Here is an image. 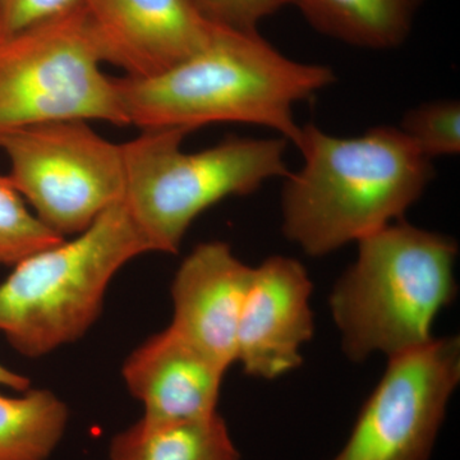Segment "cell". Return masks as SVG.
<instances>
[{
    "mask_svg": "<svg viewBox=\"0 0 460 460\" xmlns=\"http://www.w3.org/2000/svg\"><path fill=\"white\" fill-rule=\"evenodd\" d=\"M330 66L296 62L260 33L215 27L192 57L151 78H115L128 124L192 132L214 123L255 124L295 144V108L335 83Z\"/></svg>",
    "mask_w": 460,
    "mask_h": 460,
    "instance_id": "6da1fadb",
    "label": "cell"
},
{
    "mask_svg": "<svg viewBox=\"0 0 460 460\" xmlns=\"http://www.w3.org/2000/svg\"><path fill=\"white\" fill-rule=\"evenodd\" d=\"M304 166L281 190V230L305 255L323 257L402 219L425 193L432 160L396 127L341 138L314 124L295 142Z\"/></svg>",
    "mask_w": 460,
    "mask_h": 460,
    "instance_id": "7a4b0ae2",
    "label": "cell"
},
{
    "mask_svg": "<svg viewBox=\"0 0 460 460\" xmlns=\"http://www.w3.org/2000/svg\"><path fill=\"white\" fill-rule=\"evenodd\" d=\"M357 243L356 262L329 298L347 358H392L429 343L436 316L456 296V239L401 219Z\"/></svg>",
    "mask_w": 460,
    "mask_h": 460,
    "instance_id": "3957f363",
    "label": "cell"
},
{
    "mask_svg": "<svg viewBox=\"0 0 460 460\" xmlns=\"http://www.w3.org/2000/svg\"><path fill=\"white\" fill-rule=\"evenodd\" d=\"M147 252L122 199L71 241L13 266L0 284V332L29 358L74 343L98 320L115 274Z\"/></svg>",
    "mask_w": 460,
    "mask_h": 460,
    "instance_id": "277c9868",
    "label": "cell"
},
{
    "mask_svg": "<svg viewBox=\"0 0 460 460\" xmlns=\"http://www.w3.org/2000/svg\"><path fill=\"white\" fill-rule=\"evenodd\" d=\"M181 128L142 129L122 144L123 204L151 247L177 253L193 220L230 196L255 192L272 178H286L283 137H228L186 153Z\"/></svg>",
    "mask_w": 460,
    "mask_h": 460,
    "instance_id": "5b68a950",
    "label": "cell"
},
{
    "mask_svg": "<svg viewBox=\"0 0 460 460\" xmlns=\"http://www.w3.org/2000/svg\"><path fill=\"white\" fill-rule=\"evenodd\" d=\"M83 8L0 40V136L60 119L128 126Z\"/></svg>",
    "mask_w": 460,
    "mask_h": 460,
    "instance_id": "8992f818",
    "label": "cell"
},
{
    "mask_svg": "<svg viewBox=\"0 0 460 460\" xmlns=\"http://www.w3.org/2000/svg\"><path fill=\"white\" fill-rule=\"evenodd\" d=\"M8 178L36 217L57 234H78L124 196L122 144L89 120L33 124L0 136Z\"/></svg>",
    "mask_w": 460,
    "mask_h": 460,
    "instance_id": "52a82bcc",
    "label": "cell"
},
{
    "mask_svg": "<svg viewBox=\"0 0 460 460\" xmlns=\"http://www.w3.org/2000/svg\"><path fill=\"white\" fill-rule=\"evenodd\" d=\"M460 381V339L389 358L347 444L332 460H429Z\"/></svg>",
    "mask_w": 460,
    "mask_h": 460,
    "instance_id": "ba28073f",
    "label": "cell"
},
{
    "mask_svg": "<svg viewBox=\"0 0 460 460\" xmlns=\"http://www.w3.org/2000/svg\"><path fill=\"white\" fill-rule=\"evenodd\" d=\"M81 8L102 62L132 78L180 65L210 41L217 27L190 0H83Z\"/></svg>",
    "mask_w": 460,
    "mask_h": 460,
    "instance_id": "9c48e42d",
    "label": "cell"
},
{
    "mask_svg": "<svg viewBox=\"0 0 460 460\" xmlns=\"http://www.w3.org/2000/svg\"><path fill=\"white\" fill-rule=\"evenodd\" d=\"M313 283L301 262L271 256L252 269L239 317L237 353L250 376L274 380L302 363L314 337Z\"/></svg>",
    "mask_w": 460,
    "mask_h": 460,
    "instance_id": "30bf717a",
    "label": "cell"
},
{
    "mask_svg": "<svg viewBox=\"0 0 460 460\" xmlns=\"http://www.w3.org/2000/svg\"><path fill=\"white\" fill-rule=\"evenodd\" d=\"M252 269L229 244L206 242L183 260L172 283L169 326L226 371L235 362L239 317Z\"/></svg>",
    "mask_w": 460,
    "mask_h": 460,
    "instance_id": "8fae6325",
    "label": "cell"
},
{
    "mask_svg": "<svg viewBox=\"0 0 460 460\" xmlns=\"http://www.w3.org/2000/svg\"><path fill=\"white\" fill-rule=\"evenodd\" d=\"M226 370L171 326L148 338L124 362V383L144 417L187 420L217 413Z\"/></svg>",
    "mask_w": 460,
    "mask_h": 460,
    "instance_id": "7c38bea8",
    "label": "cell"
},
{
    "mask_svg": "<svg viewBox=\"0 0 460 460\" xmlns=\"http://www.w3.org/2000/svg\"><path fill=\"white\" fill-rule=\"evenodd\" d=\"M425 0H293L316 31L352 47L394 49L407 40Z\"/></svg>",
    "mask_w": 460,
    "mask_h": 460,
    "instance_id": "4fadbf2b",
    "label": "cell"
},
{
    "mask_svg": "<svg viewBox=\"0 0 460 460\" xmlns=\"http://www.w3.org/2000/svg\"><path fill=\"white\" fill-rule=\"evenodd\" d=\"M111 460H239L237 447L220 414L187 420L142 416L115 435Z\"/></svg>",
    "mask_w": 460,
    "mask_h": 460,
    "instance_id": "5bb4252c",
    "label": "cell"
},
{
    "mask_svg": "<svg viewBox=\"0 0 460 460\" xmlns=\"http://www.w3.org/2000/svg\"><path fill=\"white\" fill-rule=\"evenodd\" d=\"M68 408L47 389L0 393V460H47L62 440Z\"/></svg>",
    "mask_w": 460,
    "mask_h": 460,
    "instance_id": "9a60e30c",
    "label": "cell"
},
{
    "mask_svg": "<svg viewBox=\"0 0 460 460\" xmlns=\"http://www.w3.org/2000/svg\"><path fill=\"white\" fill-rule=\"evenodd\" d=\"M63 239L29 210L8 175H0V265L14 266Z\"/></svg>",
    "mask_w": 460,
    "mask_h": 460,
    "instance_id": "2e32d148",
    "label": "cell"
},
{
    "mask_svg": "<svg viewBox=\"0 0 460 460\" xmlns=\"http://www.w3.org/2000/svg\"><path fill=\"white\" fill-rule=\"evenodd\" d=\"M399 129L429 159L460 153V102L435 100L422 102L402 117Z\"/></svg>",
    "mask_w": 460,
    "mask_h": 460,
    "instance_id": "e0dca14e",
    "label": "cell"
},
{
    "mask_svg": "<svg viewBox=\"0 0 460 460\" xmlns=\"http://www.w3.org/2000/svg\"><path fill=\"white\" fill-rule=\"evenodd\" d=\"M199 13L215 26L255 32L262 20L293 4V0H190Z\"/></svg>",
    "mask_w": 460,
    "mask_h": 460,
    "instance_id": "ac0fdd59",
    "label": "cell"
},
{
    "mask_svg": "<svg viewBox=\"0 0 460 460\" xmlns=\"http://www.w3.org/2000/svg\"><path fill=\"white\" fill-rule=\"evenodd\" d=\"M83 0H2L3 35L80 8Z\"/></svg>",
    "mask_w": 460,
    "mask_h": 460,
    "instance_id": "d6986e66",
    "label": "cell"
},
{
    "mask_svg": "<svg viewBox=\"0 0 460 460\" xmlns=\"http://www.w3.org/2000/svg\"><path fill=\"white\" fill-rule=\"evenodd\" d=\"M30 378L17 372L9 370L8 367L0 363V386L9 387L17 392H25L30 389Z\"/></svg>",
    "mask_w": 460,
    "mask_h": 460,
    "instance_id": "ffe728a7",
    "label": "cell"
},
{
    "mask_svg": "<svg viewBox=\"0 0 460 460\" xmlns=\"http://www.w3.org/2000/svg\"><path fill=\"white\" fill-rule=\"evenodd\" d=\"M4 38L3 35L2 0H0V40Z\"/></svg>",
    "mask_w": 460,
    "mask_h": 460,
    "instance_id": "44dd1931",
    "label": "cell"
}]
</instances>
